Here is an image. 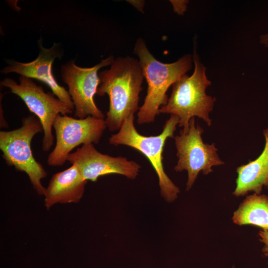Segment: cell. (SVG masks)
Masks as SVG:
<instances>
[{
	"mask_svg": "<svg viewBox=\"0 0 268 268\" xmlns=\"http://www.w3.org/2000/svg\"><path fill=\"white\" fill-rule=\"evenodd\" d=\"M100 83L96 94L109 97V108L105 119L110 131H119L125 120L138 111L139 95L143 74L137 59L119 57L109 69L99 72Z\"/></svg>",
	"mask_w": 268,
	"mask_h": 268,
	"instance_id": "obj_1",
	"label": "cell"
},
{
	"mask_svg": "<svg viewBox=\"0 0 268 268\" xmlns=\"http://www.w3.org/2000/svg\"><path fill=\"white\" fill-rule=\"evenodd\" d=\"M134 52L139 58L148 84L143 104L137 112V122L139 124L150 123L154 121L160 107L167 103L169 87L191 69L193 57L186 54L174 63H163L150 52L141 38L137 40Z\"/></svg>",
	"mask_w": 268,
	"mask_h": 268,
	"instance_id": "obj_2",
	"label": "cell"
},
{
	"mask_svg": "<svg viewBox=\"0 0 268 268\" xmlns=\"http://www.w3.org/2000/svg\"><path fill=\"white\" fill-rule=\"evenodd\" d=\"M193 60L195 69L191 76L185 74L172 85L171 95L159 114H170L179 118V127L187 131L189 122L195 116L202 119L208 126L212 124L209 114L213 110L216 98L205 92L211 82L206 75V68L200 61L196 49Z\"/></svg>",
	"mask_w": 268,
	"mask_h": 268,
	"instance_id": "obj_3",
	"label": "cell"
},
{
	"mask_svg": "<svg viewBox=\"0 0 268 268\" xmlns=\"http://www.w3.org/2000/svg\"><path fill=\"white\" fill-rule=\"evenodd\" d=\"M134 115L128 117L118 132L110 136L109 143L114 146H128L143 154L157 175L161 196L166 202H173L178 198L180 189L164 171L163 151L167 139L174 137L179 118L171 115L166 121L162 132L158 135L151 136L140 134L134 127Z\"/></svg>",
	"mask_w": 268,
	"mask_h": 268,
	"instance_id": "obj_4",
	"label": "cell"
},
{
	"mask_svg": "<svg viewBox=\"0 0 268 268\" xmlns=\"http://www.w3.org/2000/svg\"><path fill=\"white\" fill-rule=\"evenodd\" d=\"M43 132L39 119L34 115L24 117L20 128L0 132V149L5 163L17 171L25 172L39 195H44L46 188L41 180L47 177L48 173L35 159L31 144L34 136Z\"/></svg>",
	"mask_w": 268,
	"mask_h": 268,
	"instance_id": "obj_5",
	"label": "cell"
},
{
	"mask_svg": "<svg viewBox=\"0 0 268 268\" xmlns=\"http://www.w3.org/2000/svg\"><path fill=\"white\" fill-rule=\"evenodd\" d=\"M19 82L10 77H5L0 81V85L7 87L10 92L17 95L24 102L29 110L40 120L44 135L42 139V149L47 152L54 143L52 129L54 122L59 114H71L73 112L66 103L51 92H45L42 86L32 79L20 75Z\"/></svg>",
	"mask_w": 268,
	"mask_h": 268,
	"instance_id": "obj_6",
	"label": "cell"
},
{
	"mask_svg": "<svg viewBox=\"0 0 268 268\" xmlns=\"http://www.w3.org/2000/svg\"><path fill=\"white\" fill-rule=\"evenodd\" d=\"M203 129L199 125L196 126L195 118H192L188 130L182 129L180 134L174 137L178 157L174 170L176 172L187 171V191L191 189L201 171L207 175L212 171V166L224 164L217 153L215 143L203 142Z\"/></svg>",
	"mask_w": 268,
	"mask_h": 268,
	"instance_id": "obj_7",
	"label": "cell"
},
{
	"mask_svg": "<svg viewBox=\"0 0 268 268\" xmlns=\"http://www.w3.org/2000/svg\"><path fill=\"white\" fill-rule=\"evenodd\" d=\"M107 128L105 119L92 116L78 119L67 115H58L53 124L56 144L48 156V165L52 167L64 165L75 147L98 143Z\"/></svg>",
	"mask_w": 268,
	"mask_h": 268,
	"instance_id": "obj_8",
	"label": "cell"
},
{
	"mask_svg": "<svg viewBox=\"0 0 268 268\" xmlns=\"http://www.w3.org/2000/svg\"><path fill=\"white\" fill-rule=\"evenodd\" d=\"M114 61V57L110 56L90 67H78L72 60L61 65V78L68 86L67 91L74 106L75 118L84 119L92 116L105 119L94 98L100 83L98 71L104 67L111 66Z\"/></svg>",
	"mask_w": 268,
	"mask_h": 268,
	"instance_id": "obj_9",
	"label": "cell"
},
{
	"mask_svg": "<svg viewBox=\"0 0 268 268\" xmlns=\"http://www.w3.org/2000/svg\"><path fill=\"white\" fill-rule=\"evenodd\" d=\"M67 161L77 167L84 180L92 182L97 181L100 176L113 174L134 179L141 168L138 163L126 157L103 154L92 143L83 144L71 152Z\"/></svg>",
	"mask_w": 268,
	"mask_h": 268,
	"instance_id": "obj_10",
	"label": "cell"
},
{
	"mask_svg": "<svg viewBox=\"0 0 268 268\" xmlns=\"http://www.w3.org/2000/svg\"><path fill=\"white\" fill-rule=\"evenodd\" d=\"M38 43L39 52L34 60L28 63H22L9 60L6 62L7 66L4 67L0 72L4 74L14 72L40 80L47 84L57 98L74 111V104L68 91L58 83L52 72L53 62L56 58L62 56L61 46L54 43L51 48H45L41 38L38 41Z\"/></svg>",
	"mask_w": 268,
	"mask_h": 268,
	"instance_id": "obj_11",
	"label": "cell"
},
{
	"mask_svg": "<svg viewBox=\"0 0 268 268\" xmlns=\"http://www.w3.org/2000/svg\"><path fill=\"white\" fill-rule=\"evenodd\" d=\"M87 183L74 164L56 173L45 189V207L49 209L57 203H78L83 195Z\"/></svg>",
	"mask_w": 268,
	"mask_h": 268,
	"instance_id": "obj_12",
	"label": "cell"
},
{
	"mask_svg": "<svg viewBox=\"0 0 268 268\" xmlns=\"http://www.w3.org/2000/svg\"><path fill=\"white\" fill-rule=\"evenodd\" d=\"M263 134L265 144L260 156L236 169V186L233 193L236 197L244 196L249 192L259 195L264 188H268V128Z\"/></svg>",
	"mask_w": 268,
	"mask_h": 268,
	"instance_id": "obj_13",
	"label": "cell"
},
{
	"mask_svg": "<svg viewBox=\"0 0 268 268\" xmlns=\"http://www.w3.org/2000/svg\"><path fill=\"white\" fill-rule=\"evenodd\" d=\"M234 223L251 225L268 231V196L254 194L246 197L234 212Z\"/></svg>",
	"mask_w": 268,
	"mask_h": 268,
	"instance_id": "obj_14",
	"label": "cell"
},
{
	"mask_svg": "<svg viewBox=\"0 0 268 268\" xmlns=\"http://www.w3.org/2000/svg\"><path fill=\"white\" fill-rule=\"evenodd\" d=\"M258 235L259 240L263 244L262 248L263 254L265 257L268 258V231L263 230H260Z\"/></svg>",
	"mask_w": 268,
	"mask_h": 268,
	"instance_id": "obj_15",
	"label": "cell"
},
{
	"mask_svg": "<svg viewBox=\"0 0 268 268\" xmlns=\"http://www.w3.org/2000/svg\"><path fill=\"white\" fill-rule=\"evenodd\" d=\"M170 1L173 5L174 11L178 14H182L184 13L188 2L187 0H170Z\"/></svg>",
	"mask_w": 268,
	"mask_h": 268,
	"instance_id": "obj_16",
	"label": "cell"
},
{
	"mask_svg": "<svg viewBox=\"0 0 268 268\" xmlns=\"http://www.w3.org/2000/svg\"><path fill=\"white\" fill-rule=\"evenodd\" d=\"M130 3L136 7L140 11H142L144 1L143 0H129Z\"/></svg>",
	"mask_w": 268,
	"mask_h": 268,
	"instance_id": "obj_17",
	"label": "cell"
},
{
	"mask_svg": "<svg viewBox=\"0 0 268 268\" xmlns=\"http://www.w3.org/2000/svg\"><path fill=\"white\" fill-rule=\"evenodd\" d=\"M260 42L261 44L268 47V33L262 34L260 37Z\"/></svg>",
	"mask_w": 268,
	"mask_h": 268,
	"instance_id": "obj_18",
	"label": "cell"
},
{
	"mask_svg": "<svg viewBox=\"0 0 268 268\" xmlns=\"http://www.w3.org/2000/svg\"><path fill=\"white\" fill-rule=\"evenodd\" d=\"M0 127L1 128H7L8 125L5 121V120L4 119V117L3 115V110L2 109H1V105L0 102Z\"/></svg>",
	"mask_w": 268,
	"mask_h": 268,
	"instance_id": "obj_19",
	"label": "cell"
},
{
	"mask_svg": "<svg viewBox=\"0 0 268 268\" xmlns=\"http://www.w3.org/2000/svg\"><path fill=\"white\" fill-rule=\"evenodd\" d=\"M231 268H235V267L234 266H233Z\"/></svg>",
	"mask_w": 268,
	"mask_h": 268,
	"instance_id": "obj_20",
	"label": "cell"
},
{
	"mask_svg": "<svg viewBox=\"0 0 268 268\" xmlns=\"http://www.w3.org/2000/svg\"></svg>",
	"mask_w": 268,
	"mask_h": 268,
	"instance_id": "obj_21",
	"label": "cell"
}]
</instances>
